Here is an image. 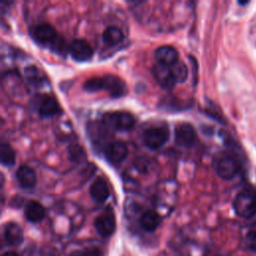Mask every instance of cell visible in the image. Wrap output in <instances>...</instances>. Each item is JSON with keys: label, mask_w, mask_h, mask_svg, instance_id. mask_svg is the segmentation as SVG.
<instances>
[{"label": "cell", "mask_w": 256, "mask_h": 256, "mask_svg": "<svg viewBox=\"0 0 256 256\" xmlns=\"http://www.w3.org/2000/svg\"><path fill=\"white\" fill-rule=\"evenodd\" d=\"M30 35L37 43L48 46L50 49L60 55H65L67 50L65 41L51 24L40 23L33 26L30 29Z\"/></svg>", "instance_id": "1"}, {"label": "cell", "mask_w": 256, "mask_h": 256, "mask_svg": "<svg viewBox=\"0 0 256 256\" xmlns=\"http://www.w3.org/2000/svg\"><path fill=\"white\" fill-rule=\"evenodd\" d=\"M233 208L236 214L242 218H250L256 214V192L245 189L239 192L234 201Z\"/></svg>", "instance_id": "2"}, {"label": "cell", "mask_w": 256, "mask_h": 256, "mask_svg": "<svg viewBox=\"0 0 256 256\" xmlns=\"http://www.w3.org/2000/svg\"><path fill=\"white\" fill-rule=\"evenodd\" d=\"M103 122L113 129L127 131L134 127L136 120L135 117L129 112L115 111L106 113L103 116Z\"/></svg>", "instance_id": "3"}, {"label": "cell", "mask_w": 256, "mask_h": 256, "mask_svg": "<svg viewBox=\"0 0 256 256\" xmlns=\"http://www.w3.org/2000/svg\"><path fill=\"white\" fill-rule=\"evenodd\" d=\"M169 138V131L166 127L152 126L147 128L143 133L144 144L153 150L162 147Z\"/></svg>", "instance_id": "4"}, {"label": "cell", "mask_w": 256, "mask_h": 256, "mask_svg": "<svg viewBox=\"0 0 256 256\" xmlns=\"http://www.w3.org/2000/svg\"><path fill=\"white\" fill-rule=\"evenodd\" d=\"M196 131L189 123H180L175 127V143L184 148H190L196 141Z\"/></svg>", "instance_id": "5"}, {"label": "cell", "mask_w": 256, "mask_h": 256, "mask_svg": "<svg viewBox=\"0 0 256 256\" xmlns=\"http://www.w3.org/2000/svg\"><path fill=\"white\" fill-rule=\"evenodd\" d=\"M97 232L103 236L107 237L114 233L116 228V219L114 213L111 210H106L99 214L94 222Z\"/></svg>", "instance_id": "6"}, {"label": "cell", "mask_w": 256, "mask_h": 256, "mask_svg": "<svg viewBox=\"0 0 256 256\" xmlns=\"http://www.w3.org/2000/svg\"><path fill=\"white\" fill-rule=\"evenodd\" d=\"M72 58L78 62L89 60L93 55V49L84 39H75L68 48Z\"/></svg>", "instance_id": "7"}, {"label": "cell", "mask_w": 256, "mask_h": 256, "mask_svg": "<svg viewBox=\"0 0 256 256\" xmlns=\"http://www.w3.org/2000/svg\"><path fill=\"white\" fill-rule=\"evenodd\" d=\"M103 89L108 91L111 97H120L127 93V87L125 82L112 74H106L102 76Z\"/></svg>", "instance_id": "8"}, {"label": "cell", "mask_w": 256, "mask_h": 256, "mask_svg": "<svg viewBox=\"0 0 256 256\" xmlns=\"http://www.w3.org/2000/svg\"><path fill=\"white\" fill-rule=\"evenodd\" d=\"M105 157L112 164L121 163L128 154L127 146L122 141H113L105 147Z\"/></svg>", "instance_id": "9"}, {"label": "cell", "mask_w": 256, "mask_h": 256, "mask_svg": "<svg viewBox=\"0 0 256 256\" xmlns=\"http://www.w3.org/2000/svg\"><path fill=\"white\" fill-rule=\"evenodd\" d=\"M152 74L158 84L164 89H171L174 87L176 80L170 69V67H166L160 64H155L152 67Z\"/></svg>", "instance_id": "10"}, {"label": "cell", "mask_w": 256, "mask_h": 256, "mask_svg": "<svg viewBox=\"0 0 256 256\" xmlns=\"http://www.w3.org/2000/svg\"><path fill=\"white\" fill-rule=\"evenodd\" d=\"M154 56L157 64H160L166 67H171L172 65H174L176 62L179 61L177 50L170 45L159 46L155 50Z\"/></svg>", "instance_id": "11"}, {"label": "cell", "mask_w": 256, "mask_h": 256, "mask_svg": "<svg viewBox=\"0 0 256 256\" xmlns=\"http://www.w3.org/2000/svg\"><path fill=\"white\" fill-rule=\"evenodd\" d=\"M217 174L225 179V180H229L232 179L239 170V165L238 162L230 156H225L223 158H221L218 163H217Z\"/></svg>", "instance_id": "12"}, {"label": "cell", "mask_w": 256, "mask_h": 256, "mask_svg": "<svg viewBox=\"0 0 256 256\" xmlns=\"http://www.w3.org/2000/svg\"><path fill=\"white\" fill-rule=\"evenodd\" d=\"M61 112L57 100L50 95H44L38 104V113L41 117H52Z\"/></svg>", "instance_id": "13"}, {"label": "cell", "mask_w": 256, "mask_h": 256, "mask_svg": "<svg viewBox=\"0 0 256 256\" xmlns=\"http://www.w3.org/2000/svg\"><path fill=\"white\" fill-rule=\"evenodd\" d=\"M15 175L18 183L23 188H32L36 183V174L34 170L27 165H20Z\"/></svg>", "instance_id": "14"}, {"label": "cell", "mask_w": 256, "mask_h": 256, "mask_svg": "<svg viewBox=\"0 0 256 256\" xmlns=\"http://www.w3.org/2000/svg\"><path fill=\"white\" fill-rule=\"evenodd\" d=\"M90 196L97 202H104L109 196V189L105 180L101 177L92 182L89 187Z\"/></svg>", "instance_id": "15"}, {"label": "cell", "mask_w": 256, "mask_h": 256, "mask_svg": "<svg viewBox=\"0 0 256 256\" xmlns=\"http://www.w3.org/2000/svg\"><path fill=\"white\" fill-rule=\"evenodd\" d=\"M4 236L8 244L12 246L20 245L23 241V231L22 228L14 222H9L5 225Z\"/></svg>", "instance_id": "16"}, {"label": "cell", "mask_w": 256, "mask_h": 256, "mask_svg": "<svg viewBox=\"0 0 256 256\" xmlns=\"http://www.w3.org/2000/svg\"><path fill=\"white\" fill-rule=\"evenodd\" d=\"M45 214L44 207L37 201H29L25 206V217L28 221L36 223L43 219Z\"/></svg>", "instance_id": "17"}, {"label": "cell", "mask_w": 256, "mask_h": 256, "mask_svg": "<svg viewBox=\"0 0 256 256\" xmlns=\"http://www.w3.org/2000/svg\"><path fill=\"white\" fill-rule=\"evenodd\" d=\"M24 75L28 83L34 87H40L45 82L44 74L34 65H29L24 68Z\"/></svg>", "instance_id": "18"}, {"label": "cell", "mask_w": 256, "mask_h": 256, "mask_svg": "<svg viewBox=\"0 0 256 256\" xmlns=\"http://www.w3.org/2000/svg\"><path fill=\"white\" fill-rule=\"evenodd\" d=\"M160 224V217L159 215L153 210L145 211L141 218H140V225L141 227L149 232L154 231Z\"/></svg>", "instance_id": "19"}, {"label": "cell", "mask_w": 256, "mask_h": 256, "mask_svg": "<svg viewBox=\"0 0 256 256\" xmlns=\"http://www.w3.org/2000/svg\"><path fill=\"white\" fill-rule=\"evenodd\" d=\"M123 32L117 26H108L102 33L103 41L110 46L116 45L123 39Z\"/></svg>", "instance_id": "20"}, {"label": "cell", "mask_w": 256, "mask_h": 256, "mask_svg": "<svg viewBox=\"0 0 256 256\" xmlns=\"http://www.w3.org/2000/svg\"><path fill=\"white\" fill-rule=\"evenodd\" d=\"M0 158L1 162L5 166H11L15 162V151L13 148L7 144L3 143L0 146Z\"/></svg>", "instance_id": "21"}, {"label": "cell", "mask_w": 256, "mask_h": 256, "mask_svg": "<svg viewBox=\"0 0 256 256\" xmlns=\"http://www.w3.org/2000/svg\"><path fill=\"white\" fill-rule=\"evenodd\" d=\"M170 69L175 77L176 82H183L186 80L187 75H188V70H187L186 65L183 62H181V61L176 62L174 65H172L170 67Z\"/></svg>", "instance_id": "22"}, {"label": "cell", "mask_w": 256, "mask_h": 256, "mask_svg": "<svg viewBox=\"0 0 256 256\" xmlns=\"http://www.w3.org/2000/svg\"><path fill=\"white\" fill-rule=\"evenodd\" d=\"M83 88L86 91L89 92H95V91H99L103 89V79L102 77H91L88 78L84 83H83Z\"/></svg>", "instance_id": "23"}, {"label": "cell", "mask_w": 256, "mask_h": 256, "mask_svg": "<svg viewBox=\"0 0 256 256\" xmlns=\"http://www.w3.org/2000/svg\"><path fill=\"white\" fill-rule=\"evenodd\" d=\"M245 246L248 250L256 252V230L249 231L245 236Z\"/></svg>", "instance_id": "24"}, {"label": "cell", "mask_w": 256, "mask_h": 256, "mask_svg": "<svg viewBox=\"0 0 256 256\" xmlns=\"http://www.w3.org/2000/svg\"><path fill=\"white\" fill-rule=\"evenodd\" d=\"M69 156L72 161H80L84 156V151L78 145H71L68 149Z\"/></svg>", "instance_id": "25"}, {"label": "cell", "mask_w": 256, "mask_h": 256, "mask_svg": "<svg viewBox=\"0 0 256 256\" xmlns=\"http://www.w3.org/2000/svg\"><path fill=\"white\" fill-rule=\"evenodd\" d=\"M88 256H102V252L98 249H90L87 250Z\"/></svg>", "instance_id": "26"}, {"label": "cell", "mask_w": 256, "mask_h": 256, "mask_svg": "<svg viewBox=\"0 0 256 256\" xmlns=\"http://www.w3.org/2000/svg\"><path fill=\"white\" fill-rule=\"evenodd\" d=\"M69 256H88V254H87V251H86V252H83V251H74V252H72Z\"/></svg>", "instance_id": "27"}, {"label": "cell", "mask_w": 256, "mask_h": 256, "mask_svg": "<svg viewBox=\"0 0 256 256\" xmlns=\"http://www.w3.org/2000/svg\"><path fill=\"white\" fill-rule=\"evenodd\" d=\"M2 256H20V255L15 251H7Z\"/></svg>", "instance_id": "28"}, {"label": "cell", "mask_w": 256, "mask_h": 256, "mask_svg": "<svg viewBox=\"0 0 256 256\" xmlns=\"http://www.w3.org/2000/svg\"><path fill=\"white\" fill-rule=\"evenodd\" d=\"M212 256H224V255H212Z\"/></svg>", "instance_id": "29"}]
</instances>
